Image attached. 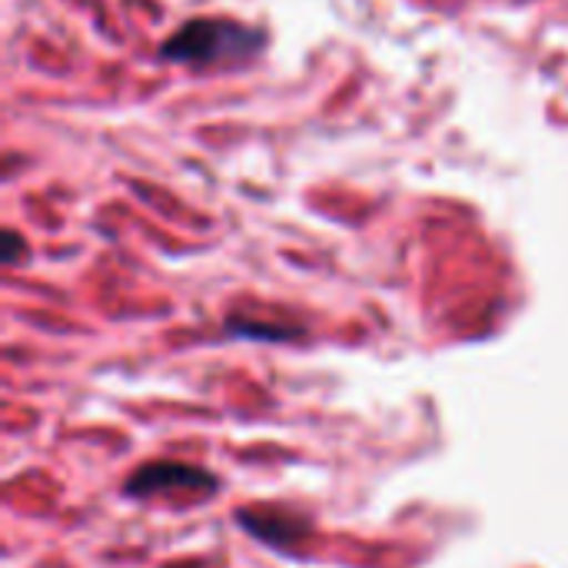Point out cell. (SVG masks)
Listing matches in <instances>:
<instances>
[{
  "instance_id": "5b68a950",
  "label": "cell",
  "mask_w": 568,
  "mask_h": 568,
  "mask_svg": "<svg viewBox=\"0 0 568 568\" xmlns=\"http://www.w3.org/2000/svg\"><path fill=\"white\" fill-rule=\"evenodd\" d=\"M23 253H27V246H23L20 233L17 230H3V250H0L3 266H17L23 260Z\"/></svg>"
},
{
  "instance_id": "7a4b0ae2",
  "label": "cell",
  "mask_w": 568,
  "mask_h": 568,
  "mask_svg": "<svg viewBox=\"0 0 568 568\" xmlns=\"http://www.w3.org/2000/svg\"><path fill=\"white\" fill-rule=\"evenodd\" d=\"M216 489H220V479L213 473L193 463H173V459L143 463L123 483V496L130 499H153V496H173V493H216Z\"/></svg>"
},
{
  "instance_id": "8992f818",
  "label": "cell",
  "mask_w": 568,
  "mask_h": 568,
  "mask_svg": "<svg viewBox=\"0 0 568 568\" xmlns=\"http://www.w3.org/2000/svg\"><path fill=\"white\" fill-rule=\"evenodd\" d=\"M160 568H213L210 562H203V559H180V562H166V566Z\"/></svg>"
},
{
  "instance_id": "3957f363",
  "label": "cell",
  "mask_w": 568,
  "mask_h": 568,
  "mask_svg": "<svg viewBox=\"0 0 568 568\" xmlns=\"http://www.w3.org/2000/svg\"><path fill=\"white\" fill-rule=\"evenodd\" d=\"M233 519L246 536L286 556H293L313 529L306 516L283 509V506H246V509H236Z\"/></svg>"
},
{
  "instance_id": "277c9868",
  "label": "cell",
  "mask_w": 568,
  "mask_h": 568,
  "mask_svg": "<svg viewBox=\"0 0 568 568\" xmlns=\"http://www.w3.org/2000/svg\"><path fill=\"white\" fill-rule=\"evenodd\" d=\"M226 333L240 336V339H260V343H286V339L303 336L300 326H290V323H253L246 316L226 320Z\"/></svg>"
},
{
  "instance_id": "6da1fadb",
  "label": "cell",
  "mask_w": 568,
  "mask_h": 568,
  "mask_svg": "<svg viewBox=\"0 0 568 568\" xmlns=\"http://www.w3.org/2000/svg\"><path fill=\"white\" fill-rule=\"evenodd\" d=\"M266 47V33L233 20H190L160 43V57L170 63L220 67L256 57Z\"/></svg>"
}]
</instances>
